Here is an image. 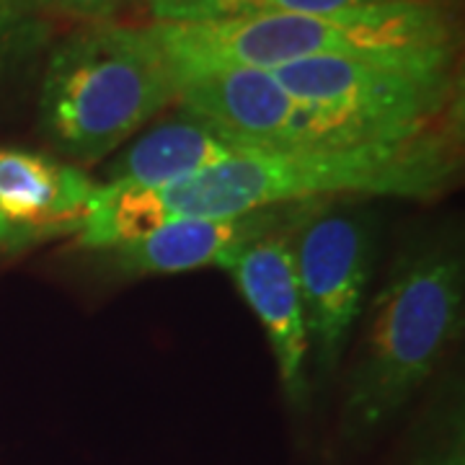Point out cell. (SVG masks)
Returning a JSON list of instances; mask_svg holds the SVG:
<instances>
[{
	"mask_svg": "<svg viewBox=\"0 0 465 465\" xmlns=\"http://www.w3.org/2000/svg\"><path fill=\"white\" fill-rule=\"evenodd\" d=\"M96 186L84 168L50 153L0 148V259L75 238Z\"/></svg>",
	"mask_w": 465,
	"mask_h": 465,
	"instance_id": "7",
	"label": "cell"
},
{
	"mask_svg": "<svg viewBox=\"0 0 465 465\" xmlns=\"http://www.w3.org/2000/svg\"><path fill=\"white\" fill-rule=\"evenodd\" d=\"M463 318V253L442 241L406 251L372 302L349 370L339 414L344 442L370 440L399 416L460 339Z\"/></svg>",
	"mask_w": 465,
	"mask_h": 465,
	"instance_id": "3",
	"label": "cell"
},
{
	"mask_svg": "<svg viewBox=\"0 0 465 465\" xmlns=\"http://www.w3.org/2000/svg\"><path fill=\"white\" fill-rule=\"evenodd\" d=\"M292 223L284 225L282 231L256 241L225 272L231 274L235 290L246 300V305L264 329L284 399L292 409H302L311 399L313 378L308 326L290 249Z\"/></svg>",
	"mask_w": 465,
	"mask_h": 465,
	"instance_id": "9",
	"label": "cell"
},
{
	"mask_svg": "<svg viewBox=\"0 0 465 465\" xmlns=\"http://www.w3.org/2000/svg\"><path fill=\"white\" fill-rule=\"evenodd\" d=\"M290 249L311 341V378L326 381L365 308L372 232L344 202H313L290 228Z\"/></svg>",
	"mask_w": 465,
	"mask_h": 465,
	"instance_id": "6",
	"label": "cell"
},
{
	"mask_svg": "<svg viewBox=\"0 0 465 465\" xmlns=\"http://www.w3.org/2000/svg\"><path fill=\"white\" fill-rule=\"evenodd\" d=\"M391 3H434L442 0H186L158 21H215V18L259 16V14H333L365 5Z\"/></svg>",
	"mask_w": 465,
	"mask_h": 465,
	"instance_id": "13",
	"label": "cell"
},
{
	"mask_svg": "<svg viewBox=\"0 0 465 465\" xmlns=\"http://www.w3.org/2000/svg\"><path fill=\"white\" fill-rule=\"evenodd\" d=\"M176 101L235 145L249 150L308 148L305 109L284 91L272 70L225 67L186 75Z\"/></svg>",
	"mask_w": 465,
	"mask_h": 465,
	"instance_id": "8",
	"label": "cell"
},
{
	"mask_svg": "<svg viewBox=\"0 0 465 465\" xmlns=\"http://www.w3.org/2000/svg\"><path fill=\"white\" fill-rule=\"evenodd\" d=\"M39 16L34 0H0V67L32 50L39 39Z\"/></svg>",
	"mask_w": 465,
	"mask_h": 465,
	"instance_id": "14",
	"label": "cell"
},
{
	"mask_svg": "<svg viewBox=\"0 0 465 465\" xmlns=\"http://www.w3.org/2000/svg\"><path fill=\"white\" fill-rule=\"evenodd\" d=\"M235 145L225 134L213 130L197 116L186 114L166 119L143 133L127 150H122L106 166V182L134 183L163 192L207 168L235 155Z\"/></svg>",
	"mask_w": 465,
	"mask_h": 465,
	"instance_id": "11",
	"label": "cell"
},
{
	"mask_svg": "<svg viewBox=\"0 0 465 465\" xmlns=\"http://www.w3.org/2000/svg\"><path fill=\"white\" fill-rule=\"evenodd\" d=\"M153 32L173 65L176 84L225 67L274 70L316 57H442L458 50L455 21L445 5L434 3L155 21Z\"/></svg>",
	"mask_w": 465,
	"mask_h": 465,
	"instance_id": "2",
	"label": "cell"
},
{
	"mask_svg": "<svg viewBox=\"0 0 465 465\" xmlns=\"http://www.w3.org/2000/svg\"><path fill=\"white\" fill-rule=\"evenodd\" d=\"M36 8L45 11H54V14H65V16L88 18V21H104L114 14L116 8L127 0H34Z\"/></svg>",
	"mask_w": 465,
	"mask_h": 465,
	"instance_id": "15",
	"label": "cell"
},
{
	"mask_svg": "<svg viewBox=\"0 0 465 465\" xmlns=\"http://www.w3.org/2000/svg\"><path fill=\"white\" fill-rule=\"evenodd\" d=\"M272 75L305 106L308 148L403 143L463 119L455 54L316 57Z\"/></svg>",
	"mask_w": 465,
	"mask_h": 465,
	"instance_id": "5",
	"label": "cell"
},
{
	"mask_svg": "<svg viewBox=\"0 0 465 465\" xmlns=\"http://www.w3.org/2000/svg\"><path fill=\"white\" fill-rule=\"evenodd\" d=\"M302 207L292 204L223 217H171L158 231L104 256L109 269L124 280L228 269L256 241L290 225Z\"/></svg>",
	"mask_w": 465,
	"mask_h": 465,
	"instance_id": "10",
	"label": "cell"
},
{
	"mask_svg": "<svg viewBox=\"0 0 465 465\" xmlns=\"http://www.w3.org/2000/svg\"><path fill=\"white\" fill-rule=\"evenodd\" d=\"M463 166V119L388 145L238 150L161 192L171 217H223L357 197L434 200Z\"/></svg>",
	"mask_w": 465,
	"mask_h": 465,
	"instance_id": "1",
	"label": "cell"
},
{
	"mask_svg": "<svg viewBox=\"0 0 465 465\" xmlns=\"http://www.w3.org/2000/svg\"><path fill=\"white\" fill-rule=\"evenodd\" d=\"M171 215L161 192L134 183L104 182L96 186L81 232L70 241L75 251L106 253L158 231Z\"/></svg>",
	"mask_w": 465,
	"mask_h": 465,
	"instance_id": "12",
	"label": "cell"
},
{
	"mask_svg": "<svg viewBox=\"0 0 465 465\" xmlns=\"http://www.w3.org/2000/svg\"><path fill=\"white\" fill-rule=\"evenodd\" d=\"M176 73L148 29L96 21L47 57L39 133L65 163L85 168L112 155L176 101Z\"/></svg>",
	"mask_w": 465,
	"mask_h": 465,
	"instance_id": "4",
	"label": "cell"
},
{
	"mask_svg": "<svg viewBox=\"0 0 465 465\" xmlns=\"http://www.w3.org/2000/svg\"><path fill=\"white\" fill-rule=\"evenodd\" d=\"M182 3H186V0H148L150 11H153L155 21L161 16H166L171 8H176V5H182Z\"/></svg>",
	"mask_w": 465,
	"mask_h": 465,
	"instance_id": "16",
	"label": "cell"
}]
</instances>
